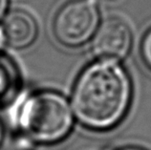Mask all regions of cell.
<instances>
[{"label":"cell","instance_id":"cell-12","mask_svg":"<svg viewBox=\"0 0 151 150\" xmlns=\"http://www.w3.org/2000/svg\"><path fill=\"white\" fill-rule=\"evenodd\" d=\"M109 1H113V0H109Z\"/></svg>","mask_w":151,"mask_h":150},{"label":"cell","instance_id":"cell-1","mask_svg":"<svg viewBox=\"0 0 151 150\" xmlns=\"http://www.w3.org/2000/svg\"><path fill=\"white\" fill-rule=\"evenodd\" d=\"M131 93V81L124 67L118 60L101 58L87 67L76 82L75 115L86 127L110 128L125 115Z\"/></svg>","mask_w":151,"mask_h":150},{"label":"cell","instance_id":"cell-9","mask_svg":"<svg viewBox=\"0 0 151 150\" xmlns=\"http://www.w3.org/2000/svg\"><path fill=\"white\" fill-rule=\"evenodd\" d=\"M6 42L5 40V35H4V33H3V30L2 28H0V48L4 45V43Z\"/></svg>","mask_w":151,"mask_h":150},{"label":"cell","instance_id":"cell-10","mask_svg":"<svg viewBox=\"0 0 151 150\" xmlns=\"http://www.w3.org/2000/svg\"><path fill=\"white\" fill-rule=\"evenodd\" d=\"M2 138H3V128H2L1 122H0V144H1V141H2Z\"/></svg>","mask_w":151,"mask_h":150},{"label":"cell","instance_id":"cell-3","mask_svg":"<svg viewBox=\"0 0 151 150\" xmlns=\"http://www.w3.org/2000/svg\"><path fill=\"white\" fill-rule=\"evenodd\" d=\"M100 21L97 0H71L58 10L53 31L59 43L78 47L96 34Z\"/></svg>","mask_w":151,"mask_h":150},{"label":"cell","instance_id":"cell-11","mask_svg":"<svg viewBox=\"0 0 151 150\" xmlns=\"http://www.w3.org/2000/svg\"><path fill=\"white\" fill-rule=\"evenodd\" d=\"M122 150H144V149H140V148H133V147H131V148H124V149H122Z\"/></svg>","mask_w":151,"mask_h":150},{"label":"cell","instance_id":"cell-8","mask_svg":"<svg viewBox=\"0 0 151 150\" xmlns=\"http://www.w3.org/2000/svg\"><path fill=\"white\" fill-rule=\"evenodd\" d=\"M7 9V0H0V19H1Z\"/></svg>","mask_w":151,"mask_h":150},{"label":"cell","instance_id":"cell-5","mask_svg":"<svg viewBox=\"0 0 151 150\" xmlns=\"http://www.w3.org/2000/svg\"><path fill=\"white\" fill-rule=\"evenodd\" d=\"M6 43L15 49H23L33 43L37 34V25L32 15L22 10L8 14L2 27Z\"/></svg>","mask_w":151,"mask_h":150},{"label":"cell","instance_id":"cell-4","mask_svg":"<svg viewBox=\"0 0 151 150\" xmlns=\"http://www.w3.org/2000/svg\"><path fill=\"white\" fill-rule=\"evenodd\" d=\"M132 45V32L119 17L105 19L94 34L93 51L103 60H119L128 55Z\"/></svg>","mask_w":151,"mask_h":150},{"label":"cell","instance_id":"cell-2","mask_svg":"<svg viewBox=\"0 0 151 150\" xmlns=\"http://www.w3.org/2000/svg\"><path fill=\"white\" fill-rule=\"evenodd\" d=\"M18 123L32 141L53 144L70 132L73 115L68 100L60 94L41 91L31 95L22 103Z\"/></svg>","mask_w":151,"mask_h":150},{"label":"cell","instance_id":"cell-7","mask_svg":"<svg viewBox=\"0 0 151 150\" xmlns=\"http://www.w3.org/2000/svg\"><path fill=\"white\" fill-rule=\"evenodd\" d=\"M142 55L145 64L151 69V29L145 35L142 43Z\"/></svg>","mask_w":151,"mask_h":150},{"label":"cell","instance_id":"cell-6","mask_svg":"<svg viewBox=\"0 0 151 150\" xmlns=\"http://www.w3.org/2000/svg\"><path fill=\"white\" fill-rule=\"evenodd\" d=\"M18 83L17 70L6 57L0 56V98L12 93Z\"/></svg>","mask_w":151,"mask_h":150}]
</instances>
